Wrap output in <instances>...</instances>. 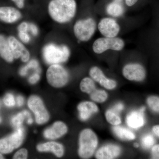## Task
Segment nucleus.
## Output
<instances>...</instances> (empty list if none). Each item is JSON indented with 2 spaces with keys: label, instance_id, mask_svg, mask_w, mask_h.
Returning <instances> with one entry per match:
<instances>
[{
  "label": "nucleus",
  "instance_id": "nucleus-24",
  "mask_svg": "<svg viewBox=\"0 0 159 159\" xmlns=\"http://www.w3.org/2000/svg\"><path fill=\"white\" fill-rule=\"evenodd\" d=\"M90 96L93 101L97 103L105 102L108 98V94L106 91L101 89H96L90 94Z\"/></svg>",
  "mask_w": 159,
  "mask_h": 159
},
{
  "label": "nucleus",
  "instance_id": "nucleus-2",
  "mask_svg": "<svg viewBox=\"0 0 159 159\" xmlns=\"http://www.w3.org/2000/svg\"><path fill=\"white\" fill-rule=\"evenodd\" d=\"M98 145L97 134L90 129H85L80 134L78 155L82 159H89L95 153Z\"/></svg>",
  "mask_w": 159,
  "mask_h": 159
},
{
  "label": "nucleus",
  "instance_id": "nucleus-30",
  "mask_svg": "<svg viewBox=\"0 0 159 159\" xmlns=\"http://www.w3.org/2000/svg\"><path fill=\"white\" fill-rule=\"evenodd\" d=\"M28 151L25 148H22L15 154L13 159H25L28 157Z\"/></svg>",
  "mask_w": 159,
  "mask_h": 159
},
{
  "label": "nucleus",
  "instance_id": "nucleus-14",
  "mask_svg": "<svg viewBox=\"0 0 159 159\" xmlns=\"http://www.w3.org/2000/svg\"><path fill=\"white\" fill-rule=\"evenodd\" d=\"M67 125L62 122H56L44 131L43 135L47 139H55L60 138L67 132Z\"/></svg>",
  "mask_w": 159,
  "mask_h": 159
},
{
  "label": "nucleus",
  "instance_id": "nucleus-46",
  "mask_svg": "<svg viewBox=\"0 0 159 159\" xmlns=\"http://www.w3.org/2000/svg\"><path fill=\"white\" fill-rule=\"evenodd\" d=\"M2 122V119H1V118H0V122Z\"/></svg>",
  "mask_w": 159,
  "mask_h": 159
},
{
  "label": "nucleus",
  "instance_id": "nucleus-22",
  "mask_svg": "<svg viewBox=\"0 0 159 159\" xmlns=\"http://www.w3.org/2000/svg\"><path fill=\"white\" fill-rule=\"evenodd\" d=\"M105 119L111 125L116 126L120 125L122 123V119L118 112L113 109H108L106 111Z\"/></svg>",
  "mask_w": 159,
  "mask_h": 159
},
{
  "label": "nucleus",
  "instance_id": "nucleus-13",
  "mask_svg": "<svg viewBox=\"0 0 159 159\" xmlns=\"http://www.w3.org/2000/svg\"><path fill=\"white\" fill-rule=\"evenodd\" d=\"M122 152L119 145L114 144H107L100 147L95 154L96 159H113L116 158Z\"/></svg>",
  "mask_w": 159,
  "mask_h": 159
},
{
  "label": "nucleus",
  "instance_id": "nucleus-3",
  "mask_svg": "<svg viewBox=\"0 0 159 159\" xmlns=\"http://www.w3.org/2000/svg\"><path fill=\"white\" fill-rule=\"evenodd\" d=\"M70 49L65 45L49 44L43 50L44 58L46 62L50 64H58L66 62L70 57Z\"/></svg>",
  "mask_w": 159,
  "mask_h": 159
},
{
  "label": "nucleus",
  "instance_id": "nucleus-11",
  "mask_svg": "<svg viewBox=\"0 0 159 159\" xmlns=\"http://www.w3.org/2000/svg\"><path fill=\"white\" fill-rule=\"evenodd\" d=\"M91 78L106 89L112 90L116 88L117 83L113 79L106 77L102 70L97 66L91 68L89 71Z\"/></svg>",
  "mask_w": 159,
  "mask_h": 159
},
{
  "label": "nucleus",
  "instance_id": "nucleus-39",
  "mask_svg": "<svg viewBox=\"0 0 159 159\" xmlns=\"http://www.w3.org/2000/svg\"><path fill=\"white\" fill-rule=\"evenodd\" d=\"M152 130L153 133L159 138V125H155L153 126Z\"/></svg>",
  "mask_w": 159,
  "mask_h": 159
},
{
  "label": "nucleus",
  "instance_id": "nucleus-7",
  "mask_svg": "<svg viewBox=\"0 0 159 159\" xmlns=\"http://www.w3.org/2000/svg\"><path fill=\"white\" fill-rule=\"evenodd\" d=\"M24 138L25 130L20 126L9 136L0 139V152L3 154L10 153L20 146Z\"/></svg>",
  "mask_w": 159,
  "mask_h": 159
},
{
  "label": "nucleus",
  "instance_id": "nucleus-38",
  "mask_svg": "<svg viewBox=\"0 0 159 159\" xmlns=\"http://www.w3.org/2000/svg\"><path fill=\"white\" fill-rule=\"evenodd\" d=\"M17 104L19 107L22 106L24 104V99L22 96H19L16 98Z\"/></svg>",
  "mask_w": 159,
  "mask_h": 159
},
{
  "label": "nucleus",
  "instance_id": "nucleus-21",
  "mask_svg": "<svg viewBox=\"0 0 159 159\" xmlns=\"http://www.w3.org/2000/svg\"><path fill=\"white\" fill-rule=\"evenodd\" d=\"M106 11L107 14L113 17L121 16L124 13V8L119 2L114 1L107 6Z\"/></svg>",
  "mask_w": 159,
  "mask_h": 159
},
{
  "label": "nucleus",
  "instance_id": "nucleus-28",
  "mask_svg": "<svg viewBox=\"0 0 159 159\" xmlns=\"http://www.w3.org/2000/svg\"><path fill=\"white\" fill-rule=\"evenodd\" d=\"M25 117L24 116L23 112L19 113L12 118L11 120V124L15 127L17 128L20 127L24 122Z\"/></svg>",
  "mask_w": 159,
  "mask_h": 159
},
{
  "label": "nucleus",
  "instance_id": "nucleus-9",
  "mask_svg": "<svg viewBox=\"0 0 159 159\" xmlns=\"http://www.w3.org/2000/svg\"><path fill=\"white\" fill-rule=\"evenodd\" d=\"M125 79L130 81H143L146 77V71L144 67L138 63H130L125 65L122 70Z\"/></svg>",
  "mask_w": 159,
  "mask_h": 159
},
{
  "label": "nucleus",
  "instance_id": "nucleus-8",
  "mask_svg": "<svg viewBox=\"0 0 159 159\" xmlns=\"http://www.w3.org/2000/svg\"><path fill=\"white\" fill-rule=\"evenodd\" d=\"M28 106L35 115V120L38 124H44L48 122L49 113L40 97L35 95L31 96L28 100Z\"/></svg>",
  "mask_w": 159,
  "mask_h": 159
},
{
  "label": "nucleus",
  "instance_id": "nucleus-16",
  "mask_svg": "<svg viewBox=\"0 0 159 159\" xmlns=\"http://www.w3.org/2000/svg\"><path fill=\"white\" fill-rule=\"evenodd\" d=\"M79 112V116L82 121L89 119L92 115L99 111L98 106L92 101H84L79 103L77 106Z\"/></svg>",
  "mask_w": 159,
  "mask_h": 159
},
{
  "label": "nucleus",
  "instance_id": "nucleus-20",
  "mask_svg": "<svg viewBox=\"0 0 159 159\" xmlns=\"http://www.w3.org/2000/svg\"><path fill=\"white\" fill-rule=\"evenodd\" d=\"M112 130L114 134L121 140L132 141L135 139V134L125 127L116 125L113 127Z\"/></svg>",
  "mask_w": 159,
  "mask_h": 159
},
{
  "label": "nucleus",
  "instance_id": "nucleus-12",
  "mask_svg": "<svg viewBox=\"0 0 159 159\" xmlns=\"http://www.w3.org/2000/svg\"><path fill=\"white\" fill-rule=\"evenodd\" d=\"M8 41L14 58L17 59L20 57L24 62H27L29 60V51L21 43L13 36L8 38Z\"/></svg>",
  "mask_w": 159,
  "mask_h": 159
},
{
  "label": "nucleus",
  "instance_id": "nucleus-40",
  "mask_svg": "<svg viewBox=\"0 0 159 159\" xmlns=\"http://www.w3.org/2000/svg\"><path fill=\"white\" fill-rule=\"evenodd\" d=\"M138 1V0H125L126 5L129 7L134 5Z\"/></svg>",
  "mask_w": 159,
  "mask_h": 159
},
{
  "label": "nucleus",
  "instance_id": "nucleus-44",
  "mask_svg": "<svg viewBox=\"0 0 159 159\" xmlns=\"http://www.w3.org/2000/svg\"><path fill=\"white\" fill-rule=\"evenodd\" d=\"M4 159V157L2 155L1 152H0V159Z\"/></svg>",
  "mask_w": 159,
  "mask_h": 159
},
{
  "label": "nucleus",
  "instance_id": "nucleus-31",
  "mask_svg": "<svg viewBox=\"0 0 159 159\" xmlns=\"http://www.w3.org/2000/svg\"><path fill=\"white\" fill-rule=\"evenodd\" d=\"M152 159H159V144L154 145L151 150Z\"/></svg>",
  "mask_w": 159,
  "mask_h": 159
},
{
  "label": "nucleus",
  "instance_id": "nucleus-36",
  "mask_svg": "<svg viewBox=\"0 0 159 159\" xmlns=\"http://www.w3.org/2000/svg\"><path fill=\"white\" fill-rule=\"evenodd\" d=\"M124 105L122 103H117L116 105L114 106L113 109L114 111H116L117 112H119L121 111L122 110H123L124 109Z\"/></svg>",
  "mask_w": 159,
  "mask_h": 159
},
{
  "label": "nucleus",
  "instance_id": "nucleus-34",
  "mask_svg": "<svg viewBox=\"0 0 159 159\" xmlns=\"http://www.w3.org/2000/svg\"><path fill=\"white\" fill-rule=\"evenodd\" d=\"M40 76L39 74H33L29 77V81L31 84H34L39 80Z\"/></svg>",
  "mask_w": 159,
  "mask_h": 159
},
{
  "label": "nucleus",
  "instance_id": "nucleus-35",
  "mask_svg": "<svg viewBox=\"0 0 159 159\" xmlns=\"http://www.w3.org/2000/svg\"><path fill=\"white\" fill-rule=\"evenodd\" d=\"M29 29L34 35H36L38 33V30L36 25L33 24H29Z\"/></svg>",
  "mask_w": 159,
  "mask_h": 159
},
{
  "label": "nucleus",
  "instance_id": "nucleus-15",
  "mask_svg": "<svg viewBox=\"0 0 159 159\" xmlns=\"http://www.w3.org/2000/svg\"><path fill=\"white\" fill-rule=\"evenodd\" d=\"M145 107H142L140 110L134 111L130 112L127 116L126 122L130 128L138 129L142 127L145 124L144 112Z\"/></svg>",
  "mask_w": 159,
  "mask_h": 159
},
{
  "label": "nucleus",
  "instance_id": "nucleus-43",
  "mask_svg": "<svg viewBox=\"0 0 159 159\" xmlns=\"http://www.w3.org/2000/svg\"><path fill=\"white\" fill-rule=\"evenodd\" d=\"M134 146L135 147H139V145L138 143H136L134 144Z\"/></svg>",
  "mask_w": 159,
  "mask_h": 159
},
{
  "label": "nucleus",
  "instance_id": "nucleus-10",
  "mask_svg": "<svg viewBox=\"0 0 159 159\" xmlns=\"http://www.w3.org/2000/svg\"><path fill=\"white\" fill-rule=\"evenodd\" d=\"M98 29L100 33L105 37H116L120 31L119 24L113 19L104 18L99 21Z\"/></svg>",
  "mask_w": 159,
  "mask_h": 159
},
{
  "label": "nucleus",
  "instance_id": "nucleus-23",
  "mask_svg": "<svg viewBox=\"0 0 159 159\" xmlns=\"http://www.w3.org/2000/svg\"><path fill=\"white\" fill-rule=\"evenodd\" d=\"M80 88L83 93L90 94L96 89L95 81L89 77H85L81 80Z\"/></svg>",
  "mask_w": 159,
  "mask_h": 159
},
{
  "label": "nucleus",
  "instance_id": "nucleus-33",
  "mask_svg": "<svg viewBox=\"0 0 159 159\" xmlns=\"http://www.w3.org/2000/svg\"><path fill=\"white\" fill-rule=\"evenodd\" d=\"M29 29V24L26 22L22 23L18 28L19 31H21V32H27Z\"/></svg>",
  "mask_w": 159,
  "mask_h": 159
},
{
  "label": "nucleus",
  "instance_id": "nucleus-29",
  "mask_svg": "<svg viewBox=\"0 0 159 159\" xmlns=\"http://www.w3.org/2000/svg\"><path fill=\"white\" fill-rule=\"evenodd\" d=\"M4 103L8 107H12L15 105L16 102L14 96L11 94H6L3 99Z\"/></svg>",
  "mask_w": 159,
  "mask_h": 159
},
{
  "label": "nucleus",
  "instance_id": "nucleus-27",
  "mask_svg": "<svg viewBox=\"0 0 159 159\" xmlns=\"http://www.w3.org/2000/svg\"><path fill=\"white\" fill-rule=\"evenodd\" d=\"M141 142L144 148H148L153 146L155 143V139L151 135L147 134L142 138Z\"/></svg>",
  "mask_w": 159,
  "mask_h": 159
},
{
  "label": "nucleus",
  "instance_id": "nucleus-41",
  "mask_svg": "<svg viewBox=\"0 0 159 159\" xmlns=\"http://www.w3.org/2000/svg\"><path fill=\"white\" fill-rule=\"evenodd\" d=\"M23 114L25 117H28V118L30 117V114L29 111H24L22 112Z\"/></svg>",
  "mask_w": 159,
  "mask_h": 159
},
{
  "label": "nucleus",
  "instance_id": "nucleus-32",
  "mask_svg": "<svg viewBox=\"0 0 159 159\" xmlns=\"http://www.w3.org/2000/svg\"><path fill=\"white\" fill-rule=\"evenodd\" d=\"M19 36L22 41L25 43H28L30 41V37L27 32L19 31Z\"/></svg>",
  "mask_w": 159,
  "mask_h": 159
},
{
  "label": "nucleus",
  "instance_id": "nucleus-42",
  "mask_svg": "<svg viewBox=\"0 0 159 159\" xmlns=\"http://www.w3.org/2000/svg\"><path fill=\"white\" fill-rule=\"evenodd\" d=\"M28 123L29 124H31L32 123H33V119H32V118L30 117V118H28Z\"/></svg>",
  "mask_w": 159,
  "mask_h": 159
},
{
  "label": "nucleus",
  "instance_id": "nucleus-18",
  "mask_svg": "<svg viewBox=\"0 0 159 159\" xmlns=\"http://www.w3.org/2000/svg\"><path fill=\"white\" fill-rule=\"evenodd\" d=\"M37 149L39 152H51L58 157H61L64 153L63 146L60 143L54 142L40 144L37 145Z\"/></svg>",
  "mask_w": 159,
  "mask_h": 159
},
{
  "label": "nucleus",
  "instance_id": "nucleus-26",
  "mask_svg": "<svg viewBox=\"0 0 159 159\" xmlns=\"http://www.w3.org/2000/svg\"><path fill=\"white\" fill-rule=\"evenodd\" d=\"M39 66L38 62L36 60H31L29 63L25 66L23 67L20 71V74L21 76H25L28 73V71L30 69H37Z\"/></svg>",
  "mask_w": 159,
  "mask_h": 159
},
{
  "label": "nucleus",
  "instance_id": "nucleus-4",
  "mask_svg": "<svg viewBox=\"0 0 159 159\" xmlns=\"http://www.w3.org/2000/svg\"><path fill=\"white\" fill-rule=\"evenodd\" d=\"M125 42L120 38L102 37L97 39L93 45V51L97 54H101L107 50L120 51L124 48Z\"/></svg>",
  "mask_w": 159,
  "mask_h": 159
},
{
  "label": "nucleus",
  "instance_id": "nucleus-45",
  "mask_svg": "<svg viewBox=\"0 0 159 159\" xmlns=\"http://www.w3.org/2000/svg\"><path fill=\"white\" fill-rule=\"evenodd\" d=\"M121 1H122V0H115V1H116V2H121Z\"/></svg>",
  "mask_w": 159,
  "mask_h": 159
},
{
  "label": "nucleus",
  "instance_id": "nucleus-25",
  "mask_svg": "<svg viewBox=\"0 0 159 159\" xmlns=\"http://www.w3.org/2000/svg\"><path fill=\"white\" fill-rule=\"evenodd\" d=\"M147 102L152 110L159 113V97L155 96H150L147 98Z\"/></svg>",
  "mask_w": 159,
  "mask_h": 159
},
{
  "label": "nucleus",
  "instance_id": "nucleus-17",
  "mask_svg": "<svg viewBox=\"0 0 159 159\" xmlns=\"http://www.w3.org/2000/svg\"><path fill=\"white\" fill-rule=\"evenodd\" d=\"M21 17L20 12L13 7H0V20L4 22L14 23L20 19Z\"/></svg>",
  "mask_w": 159,
  "mask_h": 159
},
{
  "label": "nucleus",
  "instance_id": "nucleus-19",
  "mask_svg": "<svg viewBox=\"0 0 159 159\" xmlns=\"http://www.w3.org/2000/svg\"><path fill=\"white\" fill-rule=\"evenodd\" d=\"M0 55L8 62H12L14 59L8 40L2 34H0Z\"/></svg>",
  "mask_w": 159,
  "mask_h": 159
},
{
  "label": "nucleus",
  "instance_id": "nucleus-1",
  "mask_svg": "<svg viewBox=\"0 0 159 159\" xmlns=\"http://www.w3.org/2000/svg\"><path fill=\"white\" fill-rule=\"evenodd\" d=\"M77 4L75 0H52L48 5V11L55 21L65 23L70 21L76 14Z\"/></svg>",
  "mask_w": 159,
  "mask_h": 159
},
{
  "label": "nucleus",
  "instance_id": "nucleus-5",
  "mask_svg": "<svg viewBox=\"0 0 159 159\" xmlns=\"http://www.w3.org/2000/svg\"><path fill=\"white\" fill-rule=\"evenodd\" d=\"M97 29V24L93 19L89 18L80 20L75 23L74 27V34L80 41H88L93 37Z\"/></svg>",
  "mask_w": 159,
  "mask_h": 159
},
{
  "label": "nucleus",
  "instance_id": "nucleus-6",
  "mask_svg": "<svg viewBox=\"0 0 159 159\" xmlns=\"http://www.w3.org/2000/svg\"><path fill=\"white\" fill-rule=\"evenodd\" d=\"M47 78L48 82L52 86L61 88L68 82L69 75L62 66L59 64H52L47 70Z\"/></svg>",
  "mask_w": 159,
  "mask_h": 159
},
{
  "label": "nucleus",
  "instance_id": "nucleus-37",
  "mask_svg": "<svg viewBox=\"0 0 159 159\" xmlns=\"http://www.w3.org/2000/svg\"><path fill=\"white\" fill-rule=\"evenodd\" d=\"M15 3L18 8L22 9L24 6V1L25 0H11Z\"/></svg>",
  "mask_w": 159,
  "mask_h": 159
}]
</instances>
